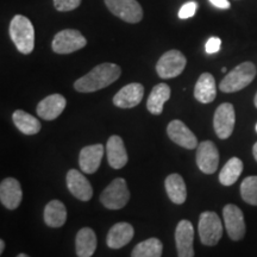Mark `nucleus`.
I'll list each match as a JSON object with an SVG mask.
<instances>
[{"mask_svg":"<svg viewBox=\"0 0 257 257\" xmlns=\"http://www.w3.org/2000/svg\"><path fill=\"white\" fill-rule=\"evenodd\" d=\"M104 146L93 144L82 148L79 155V166L83 173L93 174L100 167L102 156H104Z\"/></svg>","mask_w":257,"mask_h":257,"instance_id":"17","label":"nucleus"},{"mask_svg":"<svg viewBox=\"0 0 257 257\" xmlns=\"http://www.w3.org/2000/svg\"><path fill=\"white\" fill-rule=\"evenodd\" d=\"M199 237L204 245H217L223 236V224L216 212H202L198 225Z\"/></svg>","mask_w":257,"mask_h":257,"instance_id":"4","label":"nucleus"},{"mask_svg":"<svg viewBox=\"0 0 257 257\" xmlns=\"http://www.w3.org/2000/svg\"><path fill=\"white\" fill-rule=\"evenodd\" d=\"M163 244L159 238H149L135 246L131 257H161Z\"/></svg>","mask_w":257,"mask_h":257,"instance_id":"28","label":"nucleus"},{"mask_svg":"<svg viewBox=\"0 0 257 257\" xmlns=\"http://www.w3.org/2000/svg\"><path fill=\"white\" fill-rule=\"evenodd\" d=\"M208 2H210L214 8L220 9V10H227L230 9L231 6L229 0H208Z\"/></svg>","mask_w":257,"mask_h":257,"instance_id":"33","label":"nucleus"},{"mask_svg":"<svg viewBox=\"0 0 257 257\" xmlns=\"http://www.w3.org/2000/svg\"><path fill=\"white\" fill-rule=\"evenodd\" d=\"M216 80L210 73H202L194 87L195 99L201 104H210L216 99Z\"/></svg>","mask_w":257,"mask_h":257,"instance_id":"21","label":"nucleus"},{"mask_svg":"<svg viewBox=\"0 0 257 257\" xmlns=\"http://www.w3.org/2000/svg\"><path fill=\"white\" fill-rule=\"evenodd\" d=\"M12 120H14L18 130L24 135H28V136L36 135L41 131V121L36 117L29 114L28 112L23 110L15 111L14 114H12Z\"/></svg>","mask_w":257,"mask_h":257,"instance_id":"26","label":"nucleus"},{"mask_svg":"<svg viewBox=\"0 0 257 257\" xmlns=\"http://www.w3.org/2000/svg\"><path fill=\"white\" fill-rule=\"evenodd\" d=\"M252 154H253V157H255L256 162H257V142L255 143V146L252 148Z\"/></svg>","mask_w":257,"mask_h":257,"instance_id":"35","label":"nucleus"},{"mask_svg":"<svg viewBox=\"0 0 257 257\" xmlns=\"http://www.w3.org/2000/svg\"><path fill=\"white\" fill-rule=\"evenodd\" d=\"M198 4L195 2H188L185 5H182V8L179 11V18L180 19H188L193 17L197 12Z\"/></svg>","mask_w":257,"mask_h":257,"instance_id":"31","label":"nucleus"},{"mask_svg":"<svg viewBox=\"0 0 257 257\" xmlns=\"http://www.w3.org/2000/svg\"><path fill=\"white\" fill-rule=\"evenodd\" d=\"M221 47V40L219 37H211L210 40L206 42V46H205V50L208 55H212V54H216L220 50Z\"/></svg>","mask_w":257,"mask_h":257,"instance_id":"32","label":"nucleus"},{"mask_svg":"<svg viewBox=\"0 0 257 257\" xmlns=\"http://www.w3.org/2000/svg\"><path fill=\"white\" fill-rule=\"evenodd\" d=\"M255 128H256V133H257V124H256V126H255Z\"/></svg>","mask_w":257,"mask_h":257,"instance_id":"39","label":"nucleus"},{"mask_svg":"<svg viewBox=\"0 0 257 257\" xmlns=\"http://www.w3.org/2000/svg\"><path fill=\"white\" fill-rule=\"evenodd\" d=\"M167 134L173 142L186 149H195L199 143L195 135L181 120H172L167 126Z\"/></svg>","mask_w":257,"mask_h":257,"instance_id":"13","label":"nucleus"},{"mask_svg":"<svg viewBox=\"0 0 257 257\" xmlns=\"http://www.w3.org/2000/svg\"><path fill=\"white\" fill-rule=\"evenodd\" d=\"M197 165L205 174H213L219 165V153L212 141H204L197 148Z\"/></svg>","mask_w":257,"mask_h":257,"instance_id":"11","label":"nucleus"},{"mask_svg":"<svg viewBox=\"0 0 257 257\" xmlns=\"http://www.w3.org/2000/svg\"><path fill=\"white\" fill-rule=\"evenodd\" d=\"M170 98V87L167 83H159L153 88L147 101V108L152 114L160 115L163 112L165 102Z\"/></svg>","mask_w":257,"mask_h":257,"instance_id":"24","label":"nucleus"},{"mask_svg":"<svg viewBox=\"0 0 257 257\" xmlns=\"http://www.w3.org/2000/svg\"><path fill=\"white\" fill-rule=\"evenodd\" d=\"M256 67L252 62H243L226 74L220 81L219 88L224 93L238 92L252 82L256 76Z\"/></svg>","mask_w":257,"mask_h":257,"instance_id":"3","label":"nucleus"},{"mask_svg":"<svg viewBox=\"0 0 257 257\" xmlns=\"http://www.w3.org/2000/svg\"><path fill=\"white\" fill-rule=\"evenodd\" d=\"M223 217L225 229L232 240H240L245 234V221L243 212L238 206L233 204H227L223 208Z\"/></svg>","mask_w":257,"mask_h":257,"instance_id":"10","label":"nucleus"},{"mask_svg":"<svg viewBox=\"0 0 257 257\" xmlns=\"http://www.w3.org/2000/svg\"><path fill=\"white\" fill-rule=\"evenodd\" d=\"M81 0H54V6L57 11L60 12H68L78 9Z\"/></svg>","mask_w":257,"mask_h":257,"instance_id":"30","label":"nucleus"},{"mask_svg":"<svg viewBox=\"0 0 257 257\" xmlns=\"http://www.w3.org/2000/svg\"><path fill=\"white\" fill-rule=\"evenodd\" d=\"M236 123L234 107L230 102H224L217 107L213 117V126L217 136L220 140H226L233 133Z\"/></svg>","mask_w":257,"mask_h":257,"instance_id":"9","label":"nucleus"},{"mask_svg":"<svg viewBox=\"0 0 257 257\" xmlns=\"http://www.w3.org/2000/svg\"><path fill=\"white\" fill-rule=\"evenodd\" d=\"M112 15L126 23H140L143 19V9L137 0H104Z\"/></svg>","mask_w":257,"mask_h":257,"instance_id":"8","label":"nucleus"},{"mask_svg":"<svg viewBox=\"0 0 257 257\" xmlns=\"http://www.w3.org/2000/svg\"><path fill=\"white\" fill-rule=\"evenodd\" d=\"M96 234L91 227H83L76 234L75 250L78 257H92L96 250Z\"/></svg>","mask_w":257,"mask_h":257,"instance_id":"22","label":"nucleus"},{"mask_svg":"<svg viewBox=\"0 0 257 257\" xmlns=\"http://www.w3.org/2000/svg\"><path fill=\"white\" fill-rule=\"evenodd\" d=\"M4 250H5V240L0 239V253L4 252Z\"/></svg>","mask_w":257,"mask_h":257,"instance_id":"34","label":"nucleus"},{"mask_svg":"<svg viewBox=\"0 0 257 257\" xmlns=\"http://www.w3.org/2000/svg\"><path fill=\"white\" fill-rule=\"evenodd\" d=\"M143 95V85L138 82L128 83L113 96V104L119 108H133L141 104Z\"/></svg>","mask_w":257,"mask_h":257,"instance_id":"16","label":"nucleus"},{"mask_svg":"<svg viewBox=\"0 0 257 257\" xmlns=\"http://www.w3.org/2000/svg\"><path fill=\"white\" fill-rule=\"evenodd\" d=\"M240 195L245 202L257 206V176H248L240 184Z\"/></svg>","mask_w":257,"mask_h":257,"instance_id":"29","label":"nucleus"},{"mask_svg":"<svg viewBox=\"0 0 257 257\" xmlns=\"http://www.w3.org/2000/svg\"><path fill=\"white\" fill-rule=\"evenodd\" d=\"M66 181L69 192L76 199L81 201L91 200V198L93 197V188L88 180L86 179V176L81 174L79 170L70 169L67 173Z\"/></svg>","mask_w":257,"mask_h":257,"instance_id":"14","label":"nucleus"},{"mask_svg":"<svg viewBox=\"0 0 257 257\" xmlns=\"http://www.w3.org/2000/svg\"><path fill=\"white\" fill-rule=\"evenodd\" d=\"M165 187L169 199L174 204L181 205L187 199V187H186L184 178L180 174L174 173V174L167 176Z\"/></svg>","mask_w":257,"mask_h":257,"instance_id":"23","label":"nucleus"},{"mask_svg":"<svg viewBox=\"0 0 257 257\" xmlns=\"http://www.w3.org/2000/svg\"><path fill=\"white\" fill-rule=\"evenodd\" d=\"M66 98L61 94H51L38 102L36 112L44 120H54L66 108Z\"/></svg>","mask_w":257,"mask_h":257,"instance_id":"18","label":"nucleus"},{"mask_svg":"<svg viewBox=\"0 0 257 257\" xmlns=\"http://www.w3.org/2000/svg\"><path fill=\"white\" fill-rule=\"evenodd\" d=\"M221 72H223V73L226 72V68H225V67H224V68H221Z\"/></svg>","mask_w":257,"mask_h":257,"instance_id":"38","label":"nucleus"},{"mask_svg":"<svg viewBox=\"0 0 257 257\" xmlns=\"http://www.w3.org/2000/svg\"><path fill=\"white\" fill-rule=\"evenodd\" d=\"M135 230L133 225L128 223H120L114 224L108 231L107 237H106V243L108 248L111 249H120L131 242L134 238Z\"/></svg>","mask_w":257,"mask_h":257,"instance_id":"19","label":"nucleus"},{"mask_svg":"<svg viewBox=\"0 0 257 257\" xmlns=\"http://www.w3.org/2000/svg\"><path fill=\"white\" fill-rule=\"evenodd\" d=\"M121 74L118 64L101 63L95 66L91 72L74 82V88L81 93H92L102 89L117 81Z\"/></svg>","mask_w":257,"mask_h":257,"instance_id":"1","label":"nucleus"},{"mask_svg":"<svg viewBox=\"0 0 257 257\" xmlns=\"http://www.w3.org/2000/svg\"><path fill=\"white\" fill-rule=\"evenodd\" d=\"M17 257H30V256L27 255V253H19Z\"/></svg>","mask_w":257,"mask_h":257,"instance_id":"37","label":"nucleus"},{"mask_svg":"<svg viewBox=\"0 0 257 257\" xmlns=\"http://www.w3.org/2000/svg\"><path fill=\"white\" fill-rule=\"evenodd\" d=\"M67 220L66 206L60 200H51L44 208V221L50 227L63 226Z\"/></svg>","mask_w":257,"mask_h":257,"instance_id":"25","label":"nucleus"},{"mask_svg":"<svg viewBox=\"0 0 257 257\" xmlns=\"http://www.w3.org/2000/svg\"><path fill=\"white\" fill-rule=\"evenodd\" d=\"M187 64L186 56L180 50H169L157 61L156 72L160 78L173 79L184 72Z\"/></svg>","mask_w":257,"mask_h":257,"instance_id":"7","label":"nucleus"},{"mask_svg":"<svg viewBox=\"0 0 257 257\" xmlns=\"http://www.w3.org/2000/svg\"><path fill=\"white\" fill-rule=\"evenodd\" d=\"M253 104H255V106L257 107V93L255 94V98H253Z\"/></svg>","mask_w":257,"mask_h":257,"instance_id":"36","label":"nucleus"},{"mask_svg":"<svg viewBox=\"0 0 257 257\" xmlns=\"http://www.w3.org/2000/svg\"><path fill=\"white\" fill-rule=\"evenodd\" d=\"M243 172V162L238 157H232L225 163L219 174V181L223 186H231L238 180Z\"/></svg>","mask_w":257,"mask_h":257,"instance_id":"27","label":"nucleus"},{"mask_svg":"<svg viewBox=\"0 0 257 257\" xmlns=\"http://www.w3.org/2000/svg\"><path fill=\"white\" fill-rule=\"evenodd\" d=\"M194 227L189 220L179 221L175 229V243L179 257H194Z\"/></svg>","mask_w":257,"mask_h":257,"instance_id":"12","label":"nucleus"},{"mask_svg":"<svg viewBox=\"0 0 257 257\" xmlns=\"http://www.w3.org/2000/svg\"><path fill=\"white\" fill-rule=\"evenodd\" d=\"M9 34L19 53L29 55L35 48V29L30 19L17 15L10 23Z\"/></svg>","mask_w":257,"mask_h":257,"instance_id":"2","label":"nucleus"},{"mask_svg":"<svg viewBox=\"0 0 257 257\" xmlns=\"http://www.w3.org/2000/svg\"><path fill=\"white\" fill-rule=\"evenodd\" d=\"M23 192L17 179L6 178L0 184V200L8 210H16L22 202Z\"/></svg>","mask_w":257,"mask_h":257,"instance_id":"15","label":"nucleus"},{"mask_svg":"<svg viewBox=\"0 0 257 257\" xmlns=\"http://www.w3.org/2000/svg\"><path fill=\"white\" fill-rule=\"evenodd\" d=\"M107 161L113 169H121L127 163V153L123 140L119 136H111L106 144Z\"/></svg>","mask_w":257,"mask_h":257,"instance_id":"20","label":"nucleus"},{"mask_svg":"<svg viewBox=\"0 0 257 257\" xmlns=\"http://www.w3.org/2000/svg\"><path fill=\"white\" fill-rule=\"evenodd\" d=\"M87 40L81 32L74 29H66L57 32L54 37L51 48L56 54L66 55V54H72L74 51H78L86 47Z\"/></svg>","mask_w":257,"mask_h":257,"instance_id":"6","label":"nucleus"},{"mask_svg":"<svg viewBox=\"0 0 257 257\" xmlns=\"http://www.w3.org/2000/svg\"><path fill=\"white\" fill-rule=\"evenodd\" d=\"M130 192L124 179H114L110 185L102 191L100 202L108 210H120L128 202Z\"/></svg>","mask_w":257,"mask_h":257,"instance_id":"5","label":"nucleus"}]
</instances>
